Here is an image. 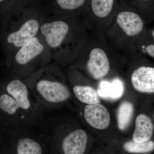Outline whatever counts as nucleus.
<instances>
[{"label": "nucleus", "instance_id": "obj_1", "mask_svg": "<svg viewBox=\"0 0 154 154\" xmlns=\"http://www.w3.org/2000/svg\"><path fill=\"white\" fill-rule=\"evenodd\" d=\"M8 72L0 82V122L3 127H37L47 114L25 82Z\"/></svg>", "mask_w": 154, "mask_h": 154}, {"label": "nucleus", "instance_id": "obj_2", "mask_svg": "<svg viewBox=\"0 0 154 154\" xmlns=\"http://www.w3.org/2000/svg\"><path fill=\"white\" fill-rule=\"evenodd\" d=\"M46 17L36 9L24 6L6 15L2 30L6 65L20 48L38 35Z\"/></svg>", "mask_w": 154, "mask_h": 154}, {"label": "nucleus", "instance_id": "obj_3", "mask_svg": "<svg viewBox=\"0 0 154 154\" xmlns=\"http://www.w3.org/2000/svg\"><path fill=\"white\" fill-rule=\"evenodd\" d=\"M54 65L49 64L24 79L46 113L68 101L72 94Z\"/></svg>", "mask_w": 154, "mask_h": 154}, {"label": "nucleus", "instance_id": "obj_4", "mask_svg": "<svg viewBox=\"0 0 154 154\" xmlns=\"http://www.w3.org/2000/svg\"><path fill=\"white\" fill-rule=\"evenodd\" d=\"M69 20L60 15L46 16L39 29L52 60L59 62L71 56L74 49L75 33Z\"/></svg>", "mask_w": 154, "mask_h": 154}, {"label": "nucleus", "instance_id": "obj_5", "mask_svg": "<svg viewBox=\"0 0 154 154\" xmlns=\"http://www.w3.org/2000/svg\"><path fill=\"white\" fill-rule=\"evenodd\" d=\"M0 154H49L47 141L37 127H3Z\"/></svg>", "mask_w": 154, "mask_h": 154}, {"label": "nucleus", "instance_id": "obj_6", "mask_svg": "<svg viewBox=\"0 0 154 154\" xmlns=\"http://www.w3.org/2000/svg\"><path fill=\"white\" fill-rule=\"evenodd\" d=\"M51 60L49 49L38 33L20 48L6 66L8 72L25 79L49 64Z\"/></svg>", "mask_w": 154, "mask_h": 154}, {"label": "nucleus", "instance_id": "obj_7", "mask_svg": "<svg viewBox=\"0 0 154 154\" xmlns=\"http://www.w3.org/2000/svg\"><path fill=\"white\" fill-rule=\"evenodd\" d=\"M88 143V136L83 130L71 131L63 137L60 143L61 154H84Z\"/></svg>", "mask_w": 154, "mask_h": 154}, {"label": "nucleus", "instance_id": "obj_8", "mask_svg": "<svg viewBox=\"0 0 154 154\" xmlns=\"http://www.w3.org/2000/svg\"><path fill=\"white\" fill-rule=\"evenodd\" d=\"M110 68L109 59L103 50L95 48L91 50L87 69L92 78L96 80L102 79L107 74Z\"/></svg>", "mask_w": 154, "mask_h": 154}, {"label": "nucleus", "instance_id": "obj_9", "mask_svg": "<svg viewBox=\"0 0 154 154\" xmlns=\"http://www.w3.org/2000/svg\"><path fill=\"white\" fill-rule=\"evenodd\" d=\"M84 116L88 124L99 130L108 128L111 120L108 110L100 103L86 105L84 109Z\"/></svg>", "mask_w": 154, "mask_h": 154}, {"label": "nucleus", "instance_id": "obj_10", "mask_svg": "<svg viewBox=\"0 0 154 154\" xmlns=\"http://www.w3.org/2000/svg\"><path fill=\"white\" fill-rule=\"evenodd\" d=\"M116 21L128 36H136L142 31L143 22L141 17L134 11L123 10L119 12Z\"/></svg>", "mask_w": 154, "mask_h": 154}, {"label": "nucleus", "instance_id": "obj_11", "mask_svg": "<svg viewBox=\"0 0 154 154\" xmlns=\"http://www.w3.org/2000/svg\"><path fill=\"white\" fill-rule=\"evenodd\" d=\"M131 84L135 90L143 93H154V68L141 66L133 73Z\"/></svg>", "mask_w": 154, "mask_h": 154}, {"label": "nucleus", "instance_id": "obj_12", "mask_svg": "<svg viewBox=\"0 0 154 154\" xmlns=\"http://www.w3.org/2000/svg\"><path fill=\"white\" fill-rule=\"evenodd\" d=\"M153 130V124L150 118L145 114H140L136 119L133 141L136 143L149 141L152 135Z\"/></svg>", "mask_w": 154, "mask_h": 154}, {"label": "nucleus", "instance_id": "obj_13", "mask_svg": "<svg viewBox=\"0 0 154 154\" xmlns=\"http://www.w3.org/2000/svg\"><path fill=\"white\" fill-rule=\"evenodd\" d=\"M123 92V86L121 82L116 80L112 83L102 82L97 93L102 99L116 100L121 97Z\"/></svg>", "mask_w": 154, "mask_h": 154}, {"label": "nucleus", "instance_id": "obj_14", "mask_svg": "<svg viewBox=\"0 0 154 154\" xmlns=\"http://www.w3.org/2000/svg\"><path fill=\"white\" fill-rule=\"evenodd\" d=\"M74 95L80 102L88 105L100 103L97 91L90 86L76 85L73 87Z\"/></svg>", "mask_w": 154, "mask_h": 154}, {"label": "nucleus", "instance_id": "obj_15", "mask_svg": "<svg viewBox=\"0 0 154 154\" xmlns=\"http://www.w3.org/2000/svg\"><path fill=\"white\" fill-rule=\"evenodd\" d=\"M117 0H89L92 13L96 17L105 18L110 16L116 8Z\"/></svg>", "mask_w": 154, "mask_h": 154}, {"label": "nucleus", "instance_id": "obj_16", "mask_svg": "<svg viewBox=\"0 0 154 154\" xmlns=\"http://www.w3.org/2000/svg\"><path fill=\"white\" fill-rule=\"evenodd\" d=\"M134 107L131 102L125 101L119 107L117 113V124L119 128L124 130L128 127L133 115Z\"/></svg>", "mask_w": 154, "mask_h": 154}, {"label": "nucleus", "instance_id": "obj_17", "mask_svg": "<svg viewBox=\"0 0 154 154\" xmlns=\"http://www.w3.org/2000/svg\"><path fill=\"white\" fill-rule=\"evenodd\" d=\"M89 0H54L55 8L66 12L79 11L85 7Z\"/></svg>", "mask_w": 154, "mask_h": 154}, {"label": "nucleus", "instance_id": "obj_18", "mask_svg": "<svg viewBox=\"0 0 154 154\" xmlns=\"http://www.w3.org/2000/svg\"><path fill=\"white\" fill-rule=\"evenodd\" d=\"M125 149L131 153H147L153 150L154 142L147 141L142 143H136L130 141L125 143L124 145Z\"/></svg>", "mask_w": 154, "mask_h": 154}, {"label": "nucleus", "instance_id": "obj_19", "mask_svg": "<svg viewBox=\"0 0 154 154\" xmlns=\"http://www.w3.org/2000/svg\"><path fill=\"white\" fill-rule=\"evenodd\" d=\"M146 52L151 57H154V45L153 44L149 45L146 48Z\"/></svg>", "mask_w": 154, "mask_h": 154}, {"label": "nucleus", "instance_id": "obj_20", "mask_svg": "<svg viewBox=\"0 0 154 154\" xmlns=\"http://www.w3.org/2000/svg\"><path fill=\"white\" fill-rule=\"evenodd\" d=\"M139 1H142V2H149L150 0H139Z\"/></svg>", "mask_w": 154, "mask_h": 154}, {"label": "nucleus", "instance_id": "obj_21", "mask_svg": "<svg viewBox=\"0 0 154 154\" xmlns=\"http://www.w3.org/2000/svg\"><path fill=\"white\" fill-rule=\"evenodd\" d=\"M5 1V0H0V3H3Z\"/></svg>", "mask_w": 154, "mask_h": 154}, {"label": "nucleus", "instance_id": "obj_22", "mask_svg": "<svg viewBox=\"0 0 154 154\" xmlns=\"http://www.w3.org/2000/svg\"><path fill=\"white\" fill-rule=\"evenodd\" d=\"M154 30H153V36H154Z\"/></svg>", "mask_w": 154, "mask_h": 154}]
</instances>
